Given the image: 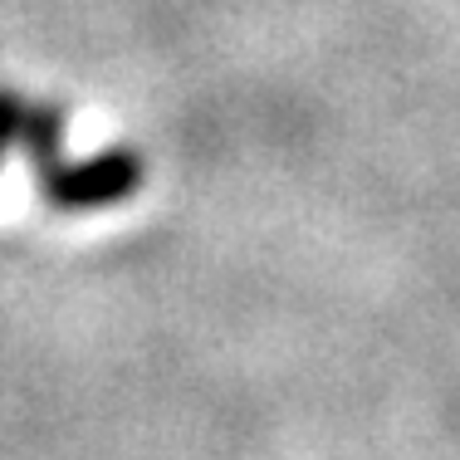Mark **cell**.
Segmentation results:
<instances>
[{"label": "cell", "mask_w": 460, "mask_h": 460, "mask_svg": "<svg viewBox=\"0 0 460 460\" xmlns=\"http://www.w3.org/2000/svg\"><path fill=\"white\" fill-rule=\"evenodd\" d=\"M142 177H147V167L133 147H108L84 162H59V167L40 172V196L54 211H98V206L128 201Z\"/></svg>", "instance_id": "cell-1"}, {"label": "cell", "mask_w": 460, "mask_h": 460, "mask_svg": "<svg viewBox=\"0 0 460 460\" xmlns=\"http://www.w3.org/2000/svg\"><path fill=\"white\" fill-rule=\"evenodd\" d=\"M20 118H25V103L10 89H0V157H5L10 137H20Z\"/></svg>", "instance_id": "cell-2"}]
</instances>
